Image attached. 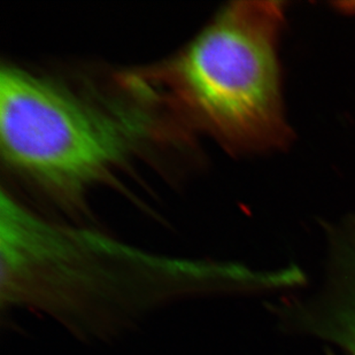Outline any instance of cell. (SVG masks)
I'll use <instances>...</instances> for the list:
<instances>
[{
	"instance_id": "obj_1",
	"label": "cell",
	"mask_w": 355,
	"mask_h": 355,
	"mask_svg": "<svg viewBox=\"0 0 355 355\" xmlns=\"http://www.w3.org/2000/svg\"><path fill=\"white\" fill-rule=\"evenodd\" d=\"M283 24L279 1L229 3L174 57L131 78L175 119L229 151L284 148L292 134L277 61Z\"/></svg>"
},
{
	"instance_id": "obj_2",
	"label": "cell",
	"mask_w": 355,
	"mask_h": 355,
	"mask_svg": "<svg viewBox=\"0 0 355 355\" xmlns=\"http://www.w3.org/2000/svg\"><path fill=\"white\" fill-rule=\"evenodd\" d=\"M144 103L94 101L47 76L3 66V159L47 193L73 200L157 138L158 119Z\"/></svg>"
},
{
	"instance_id": "obj_3",
	"label": "cell",
	"mask_w": 355,
	"mask_h": 355,
	"mask_svg": "<svg viewBox=\"0 0 355 355\" xmlns=\"http://www.w3.org/2000/svg\"><path fill=\"white\" fill-rule=\"evenodd\" d=\"M338 8L349 13H355V3H337Z\"/></svg>"
}]
</instances>
